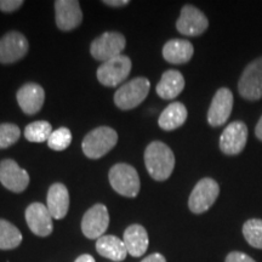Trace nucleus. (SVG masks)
<instances>
[{
    "mask_svg": "<svg viewBox=\"0 0 262 262\" xmlns=\"http://www.w3.org/2000/svg\"><path fill=\"white\" fill-rule=\"evenodd\" d=\"M194 54V48L191 41L186 39H171L164 45L163 57L172 64H183L191 61Z\"/></svg>",
    "mask_w": 262,
    "mask_h": 262,
    "instance_id": "nucleus-20",
    "label": "nucleus"
},
{
    "mask_svg": "<svg viewBox=\"0 0 262 262\" xmlns=\"http://www.w3.org/2000/svg\"><path fill=\"white\" fill-rule=\"evenodd\" d=\"M145 165L153 180L165 181L175 168V156L168 145L153 141L145 150Z\"/></svg>",
    "mask_w": 262,
    "mask_h": 262,
    "instance_id": "nucleus-1",
    "label": "nucleus"
},
{
    "mask_svg": "<svg viewBox=\"0 0 262 262\" xmlns=\"http://www.w3.org/2000/svg\"><path fill=\"white\" fill-rule=\"evenodd\" d=\"M103 4L114 6V8H120V6H125L129 4V2L127 0H104Z\"/></svg>",
    "mask_w": 262,
    "mask_h": 262,
    "instance_id": "nucleus-32",
    "label": "nucleus"
},
{
    "mask_svg": "<svg viewBox=\"0 0 262 262\" xmlns=\"http://www.w3.org/2000/svg\"><path fill=\"white\" fill-rule=\"evenodd\" d=\"M21 136V130L11 123L0 124V149L15 145Z\"/></svg>",
    "mask_w": 262,
    "mask_h": 262,
    "instance_id": "nucleus-28",
    "label": "nucleus"
},
{
    "mask_svg": "<svg viewBox=\"0 0 262 262\" xmlns=\"http://www.w3.org/2000/svg\"><path fill=\"white\" fill-rule=\"evenodd\" d=\"M110 183L119 194L127 198H135L140 192V176L136 169L125 163H118L110 170Z\"/></svg>",
    "mask_w": 262,
    "mask_h": 262,
    "instance_id": "nucleus-3",
    "label": "nucleus"
},
{
    "mask_svg": "<svg viewBox=\"0 0 262 262\" xmlns=\"http://www.w3.org/2000/svg\"><path fill=\"white\" fill-rule=\"evenodd\" d=\"M16 97L22 112L33 116L41 110L45 101V91L39 84L27 83L19 88Z\"/></svg>",
    "mask_w": 262,
    "mask_h": 262,
    "instance_id": "nucleus-17",
    "label": "nucleus"
},
{
    "mask_svg": "<svg viewBox=\"0 0 262 262\" xmlns=\"http://www.w3.org/2000/svg\"><path fill=\"white\" fill-rule=\"evenodd\" d=\"M72 142V133L67 127H60V129L52 131L51 136L48 140V146L52 150H64L68 148Z\"/></svg>",
    "mask_w": 262,
    "mask_h": 262,
    "instance_id": "nucleus-27",
    "label": "nucleus"
},
{
    "mask_svg": "<svg viewBox=\"0 0 262 262\" xmlns=\"http://www.w3.org/2000/svg\"><path fill=\"white\" fill-rule=\"evenodd\" d=\"M52 134V126L49 122L45 120H38V122L31 123L26 126L25 137L29 142H45Z\"/></svg>",
    "mask_w": 262,
    "mask_h": 262,
    "instance_id": "nucleus-25",
    "label": "nucleus"
},
{
    "mask_svg": "<svg viewBox=\"0 0 262 262\" xmlns=\"http://www.w3.org/2000/svg\"><path fill=\"white\" fill-rule=\"evenodd\" d=\"M126 40L123 34L118 32H106L91 42L90 54L95 60L110 61L122 55L125 49Z\"/></svg>",
    "mask_w": 262,
    "mask_h": 262,
    "instance_id": "nucleus-6",
    "label": "nucleus"
},
{
    "mask_svg": "<svg viewBox=\"0 0 262 262\" xmlns=\"http://www.w3.org/2000/svg\"><path fill=\"white\" fill-rule=\"evenodd\" d=\"M26 222L28 227L35 235L39 237H48L52 233V217L48 206L41 203H32L31 205L26 209L25 212Z\"/></svg>",
    "mask_w": 262,
    "mask_h": 262,
    "instance_id": "nucleus-15",
    "label": "nucleus"
},
{
    "mask_svg": "<svg viewBox=\"0 0 262 262\" xmlns=\"http://www.w3.org/2000/svg\"><path fill=\"white\" fill-rule=\"evenodd\" d=\"M131 67L130 57L125 55L114 57L112 60L103 62L97 70V79L101 84L108 88L118 86L129 77Z\"/></svg>",
    "mask_w": 262,
    "mask_h": 262,
    "instance_id": "nucleus-8",
    "label": "nucleus"
},
{
    "mask_svg": "<svg viewBox=\"0 0 262 262\" xmlns=\"http://www.w3.org/2000/svg\"><path fill=\"white\" fill-rule=\"evenodd\" d=\"M118 142V134L116 130L108 126H100L90 131L84 137L81 147L84 155L90 159H98L106 156Z\"/></svg>",
    "mask_w": 262,
    "mask_h": 262,
    "instance_id": "nucleus-2",
    "label": "nucleus"
},
{
    "mask_svg": "<svg viewBox=\"0 0 262 262\" xmlns=\"http://www.w3.org/2000/svg\"><path fill=\"white\" fill-rule=\"evenodd\" d=\"M185 89V78L179 71L169 70L164 72L162 79L157 84L156 91L164 100H172L178 97Z\"/></svg>",
    "mask_w": 262,
    "mask_h": 262,
    "instance_id": "nucleus-21",
    "label": "nucleus"
},
{
    "mask_svg": "<svg viewBox=\"0 0 262 262\" xmlns=\"http://www.w3.org/2000/svg\"><path fill=\"white\" fill-rule=\"evenodd\" d=\"M233 110V94L227 88H221L212 97L208 111V123L217 127L227 122Z\"/></svg>",
    "mask_w": 262,
    "mask_h": 262,
    "instance_id": "nucleus-13",
    "label": "nucleus"
},
{
    "mask_svg": "<svg viewBox=\"0 0 262 262\" xmlns=\"http://www.w3.org/2000/svg\"><path fill=\"white\" fill-rule=\"evenodd\" d=\"M22 5V0H0V10L4 12H14Z\"/></svg>",
    "mask_w": 262,
    "mask_h": 262,
    "instance_id": "nucleus-29",
    "label": "nucleus"
},
{
    "mask_svg": "<svg viewBox=\"0 0 262 262\" xmlns=\"http://www.w3.org/2000/svg\"><path fill=\"white\" fill-rule=\"evenodd\" d=\"M22 243V233L11 222L0 219V249L11 250Z\"/></svg>",
    "mask_w": 262,
    "mask_h": 262,
    "instance_id": "nucleus-24",
    "label": "nucleus"
},
{
    "mask_svg": "<svg viewBox=\"0 0 262 262\" xmlns=\"http://www.w3.org/2000/svg\"><path fill=\"white\" fill-rule=\"evenodd\" d=\"M96 250L101 256L116 262L124 261L127 255L124 242L116 235H102L98 238L96 242Z\"/></svg>",
    "mask_w": 262,
    "mask_h": 262,
    "instance_id": "nucleus-22",
    "label": "nucleus"
},
{
    "mask_svg": "<svg viewBox=\"0 0 262 262\" xmlns=\"http://www.w3.org/2000/svg\"><path fill=\"white\" fill-rule=\"evenodd\" d=\"M110 225V214L103 204H95L85 212L81 220V231L89 239H98L103 235Z\"/></svg>",
    "mask_w": 262,
    "mask_h": 262,
    "instance_id": "nucleus-12",
    "label": "nucleus"
},
{
    "mask_svg": "<svg viewBox=\"0 0 262 262\" xmlns=\"http://www.w3.org/2000/svg\"><path fill=\"white\" fill-rule=\"evenodd\" d=\"M56 25L61 31H72L83 21V12L77 0H57L55 2Z\"/></svg>",
    "mask_w": 262,
    "mask_h": 262,
    "instance_id": "nucleus-16",
    "label": "nucleus"
},
{
    "mask_svg": "<svg viewBox=\"0 0 262 262\" xmlns=\"http://www.w3.org/2000/svg\"><path fill=\"white\" fill-rule=\"evenodd\" d=\"M127 254L134 257H141L148 249V234L141 225H131L125 229L123 238Z\"/></svg>",
    "mask_w": 262,
    "mask_h": 262,
    "instance_id": "nucleus-19",
    "label": "nucleus"
},
{
    "mask_svg": "<svg viewBox=\"0 0 262 262\" xmlns=\"http://www.w3.org/2000/svg\"><path fill=\"white\" fill-rule=\"evenodd\" d=\"M47 206L55 220H61L70 209V193L63 183H54L48 192Z\"/></svg>",
    "mask_w": 262,
    "mask_h": 262,
    "instance_id": "nucleus-18",
    "label": "nucleus"
},
{
    "mask_svg": "<svg viewBox=\"0 0 262 262\" xmlns=\"http://www.w3.org/2000/svg\"><path fill=\"white\" fill-rule=\"evenodd\" d=\"M220 194V186L210 178L199 180L188 199V208L193 214H203L214 205Z\"/></svg>",
    "mask_w": 262,
    "mask_h": 262,
    "instance_id": "nucleus-5",
    "label": "nucleus"
},
{
    "mask_svg": "<svg viewBox=\"0 0 262 262\" xmlns=\"http://www.w3.org/2000/svg\"><path fill=\"white\" fill-rule=\"evenodd\" d=\"M238 91L248 101L262 98V56L250 62L239 78Z\"/></svg>",
    "mask_w": 262,
    "mask_h": 262,
    "instance_id": "nucleus-7",
    "label": "nucleus"
},
{
    "mask_svg": "<svg viewBox=\"0 0 262 262\" xmlns=\"http://www.w3.org/2000/svg\"><path fill=\"white\" fill-rule=\"evenodd\" d=\"M28 52V40L22 33L9 32L0 38V63H15Z\"/></svg>",
    "mask_w": 262,
    "mask_h": 262,
    "instance_id": "nucleus-11",
    "label": "nucleus"
},
{
    "mask_svg": "<svg viewBox=\"0 0 262 262\" xmlns=\"http://www.w3.org/2000/svg\"><path fill=\"white\" fill-rule=\"evenodd\" d=\"M225 262H256L254 258H251L249 255L241 253V251H232L227 255Z\"/></svg>",
    "mask_w": 262,
    "mask_h": 262,
    "instance_id": "nucleus-30",
    "label": "nucleus"
},
{
    "mask_svg": "<svg viewBox=\"0 0 262 262\" xmlns=\"http://www.w3.org/2000/svg\"><path fill=\"white\" fill-rule=\"evenodd\" d=\"M0 182L9 191L21 193L28 187L29 175L15 160L5 159L0 163Z\"/></svg>",
    "mask_w": 262,
    "mask_h": 262,
    "instance_id": "nucleus-14",
    "label": "nucleus"
},
{
    "mask_svg": "<svg viewBox=\"0 0 262 262\" xmlns=\"http://www.w3.org/2000/svg\"><path fill=\"white\" fill-rule=\"evenodd\" d=\"M141 262H166V260L162 254L156 253V254H152V255H149V256L145 257Z\"/></svg>",
    "mask_w": 262,
    "mask_h": 262,
    "instance_id": "nucleus-31",
    "label": "nucleus"
},
{
    "mask_svg": "<svg viewBox=\"0 0 262 262\" xmlns=\"http://www.w3.org/2000/svg\"><path fill=\"white\" fill-rule=\"evenodd\" d=\"M150 83L147 78L139 77L120 86L114 95V103L123 111L133 110L145 101L149 93Z\"/></svg>",
    "mask_w": 262,
    "mask_h": 262,
    "instance_id": "nucleus-4",
    "label": "nucleus"
},
{
    "mask_svg": "<svg viewBox=\"0 0 262 262\" xmlns=\"http://www.w3.org/2000/svg\"><path fill=\"white\" fill-rule=\"evenodd\" d=\"M248 141V126L241 120H235L226 126L220 137V149L227 156L243 152Z\"/></svg>",
    "mask_w": 262,
    "mask_h": 262,
    "instance_id": "nucleus-10",
    "label": "nucleus"
},
{
    "mask_svg": "<svg viewBox=\"0 0 262 262\" xmlns=\"http://www.w3.org/2000/svg\"><path fill=\"white\" fill-rule=\"evenodd\" d=\"M208 27V18L198 8L193 5H185L181 9V14L176 21V28L181 34L196 37L203 34Z\"/></svg>",
    "mask_w": 262,
    "mask_h": 262,
    "instance_id": "nucleus-9",
    "label": "nucleus"
},
{
    "mask_svg": "<svg viewBox=\"0 0 262 262\" xmlns=\"http://www.w3.org/2000/svg\"><path fill=\"white\" fill-rule=\"evenodd\" d=\"M74 262H95V258L89 254H84V255H80V256L78 257Z\"/></svg>",
    "mask_w": 262,
    "mask_h": 262,
    "instance_id": "nucleus-34",
    "label": "nucleus"
},
{
    "mask_svg": "<svg viewBox=\"0 0 262 262\" xmlns=\"http://www.w3.org/2000/svg\"><path fill=\"white\" fill-rule=\"evenodd\" d=\"M243 235L249 245L262 249V220L250 219L243 225Z\"/></svg>",
    "mask_w": 262,
    "mask_h": 262,
    "instance_id": "nucleus-26",
    "label": "nucleus"
},
{
    "mask_svg": "<svg viewBox=\"0 0 262 262\" xmlns=\"http://www.w3.org/2000/svg\"><path fill=\"white\" fill-rule=\"evenodd\" d=\"M255 135L260 141H262V116L256 124V127H255Z\"/></svg>",
    "mask_w": 262,
    "mask_h": 262,
    "instance_id": "nucleus-33",
    "label": "nucleus"
},
{
    "mask_svg": "<svg viewBox=\"0 0 262 262\" xmlns=\"http://www.w3.org/2000/svg\"><path fill=\"white\" fill-rule=\"evenodd\" d=\"M187 116V108L185 107V104L181 102H172L160 114L158 124L160 129L172 131L185 124Z\"/></svg>",
    "mask_w": 262,
    "mask_h": 262,
    "instance_id": "nucleus-23",
    "label": "nucleus"
}]
</instances>
